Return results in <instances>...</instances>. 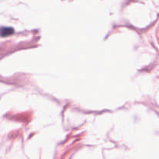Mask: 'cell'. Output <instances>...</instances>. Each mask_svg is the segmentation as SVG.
I'll list each match as a JSON object with an SVG mask.
<instances>
[{
    "mask_svg": "<svg viewBox=\"0 0 159 159\" xmlns=\"http://www.w3.org/2000/svg\"><path fill=\"white\" fill-rule=\"evenodd\" d=\"M13 33V29L11 27H7V28H2V36L5 37V36L10 35L11 34Z\"/></svg>",
    "mask_w": 159,
    "mask_h": 159,
    "instance_id": "cell-1",
    "label": "cell"
}]
</instances>
